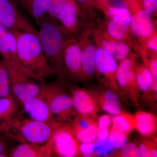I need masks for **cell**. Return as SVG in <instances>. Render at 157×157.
<instances>
[{
  "instance_id": "36",
  "label": "cell",
  "mask_w": 157,
  "mask_h": 157,
  "mask_svg": "<svg viewBox=\"0 0 157 157\" xmlns=\"http://www.w3.org/2000/svg\"><path fill=\"white\" fill-rule=\"evenodd\" d=\"M144 11L149 14L157 12V0H143Z\"/></svg>"
},
{
  "instance_id": "19",
  "label": "cell",
  "mask_w": 157,
  "mask_h": 157,
  "mask_svg": "<svg viewBox=\"0 0 157 157\" xmlns=\"http://www.w3.org/2000/svg\"><path fill=\"white\" fill-rule=\"evenodd\" d=\"M79 9L75 0H69L67 11L59 21L68 36L74 37L78 27Z\"/></svg>"
},
{
  "instance_id": "37",
  "label": "cell",
  "mask_w": 157,
  "mask_h": 157,
  "mask_svg": "<svg viewBox=\"0 0 157 157\" xmlns=\"http://www.w3.org/2000/svg\"><path fill=\"white\" fill-rule=\"evenodd\" d=\"M146 47L155 53L157 51V33H154L147 40Z\"/></svg>"
},
{
  "instance_id": "26",
  "label": "cell",
  "mask_w": 157,
  "mask_h": 157,
  "mask_svg": "<svg viewBox=\"0 0 157 157\" xmlns=\"http://www.w3.org/2000/svg\"><path fill=\"white\" fill-rule=\"evenodd\" d=\"M69 0H49L48 14L57 20L63 18L67 11Z\"/></svg>"
},
{
  "instance_id": "24",
  "label": "cell",
  "mask_w": 157,
  "mask_h": 157,
  "mask_svg": "<svg viewBox=\"0 0 157 157\" xmlns=\"http://www.w3.org/2000/svg\"><path fill=\"white\" fill-rule=\"evenodd\" d=\"M134 71L137 85L140 92L144 96L148 94L152 82V77L147 66L141 63H135Z\"/></svg>"
},
{
  "instance_id": "5",
  "label": "cell",
  "mask_w": 157,
  "mask_h": 157,
  "mask_svg": "<svg viewBox=\"0 0 157 157\" xmlns=\"http://www.w3.org/2000/svg\"><path fill=\"white\" fill-rule=\"evenodd\" d=\"M14 0H0V24L10 31H18L38 35V31L21 12Z\"/></svg>"
},
{
  "instance_id": "20",
  "label": "cell",
  "mask_w": 157,
  "mask_h": 157,
  "mask_svg": "<svg viewBox=\"0 0 157 157\" xmlns=\"http://www.w3.org/2000/svg\"><path fill=\"white\" fill-rule=\"evenodd\" d=\"M18 103L11 94L0 99V131L11 118L19 112Z\"/></svg>"
},
{
  "instance_id": "22",
  "label": "cell",
  "mask_w": 157,
  "mask_h": 157,
  "mask_svg": "<svg viewBox=\"0 0 157 157\" xmlns=\"http://www.w3.org/2000/svg\"><path fill=\"white\" fill-rule=\"evenodd\" d=\"M100 7L106 11L111 20L120 24L130 26L132 16L131 12L127 8H117L110 6L107 0H103Z\"/></svg>"
},
{
  "instance_id": "13",
  "label": "cell",
  "mask_w": 157,
  "mask_h": 157,
  "mask_svg": "<svg viewBox=\"0 0 157 157\" xmlns=\"http://www.w3.org/2000/svg\"><path fill=\"white\" fill-rule=\"evenodd\" d=\"M31 118L45 122H56L47 102L39 92L36 96L23 104Z\"/></svg>"
},
{
  "instance_id": "14",
  "label": "cell",
  "mask_w": 157,
  "mask_h": 157,
  "mask_svg": "<svg viewBox=\"0 0 157 157\" xmlns=\"http://www.w3.org/2000/svg\"><path fill=\"white\" fill-rule=\"evenodd\" d=\"M81 36L77 41L81 50L82 67L85 79L95 73L97 48L84 35Z\"/></svg>"
},
{
  "instance_id": "31",
  "label": "cell",
  "mask_w": 157,
  "mask_h": 157,
  "mask_svg": "<svg viewBox=\"0 0 157 157\" xmlns=\"http://www.w3.org/2000/svg\"><path fill=\"white\" fill-rule=\"evenodd\" d=\"M142 157H157L156 140L144 139L138 145Z\"/></svg>"
},
{
  "instance_id": "32",
  "label": "cell",
  "mask_w": 157,
  "mask_h": 157,
  "mask_svg": "<svg viewBox=\"0 0 157 157\" xmlns=\"http://www.w3.org/2000/svg\"><path fill=\"white\" fill-rule=\"evenodd\" d=\"M146 66L149 69L152 77V82L149 94H151V96H153L154 101L157 100V57L152 58L149 62L147 63Z\"/></svg>"
},
{
  "instance_id": "21",
  "label": "cell",
  "mask_w": 157,
  "mask_h": 157,
  "mask_svg": "<svg viewBox=\"0 0 157 157\" xmlns=\"http://www.w3.org/2000/svg\"><path fill=\"white\" fill-rule=\"evenodd\" d=\"M98 39L100 41L101 47L111 55L116 60L121 61L126 59L130 53L129 46L121 41L99 38Z\"/></svg>"
},
{
  "instance_id": "23",
  "label": "cell",
  "mask_w": 157,
  "mask_h": 157,
  "mask_svg": "<svg viewBox=\"0 0 157 157\" xmlns=\"http://www.w3.org/2000/svg\"><path fill=\"white\" fill-rule=\"evenodd\" d=\"M112 128L128 136L135 129V115L121 111L111 117Z\"/></svg>"
},
{
  "instance_id": "3",
  "label": "cell",
  "mask_w": 157,
  "mask_h": 157,
  "mask_svg": "<svg viewBox=\"0 0 157 157\" xmlns=\"http://www.w3.org/2000/svg\"><path fill=\"white\" fill-rule=\"evenodd\" d=\"M40 93L57 121L70 124L78 115L73 107L71 95L67 92L60 82L42 83Z\"/></svg>"
},
{
  "instance_id": "17",
  "label": "cell",
  "mask_w": 157,
  "mask_h": 157,
  "mask_svg": "<svg viewBox=\"0 0 157 157\" xmlns=\"http://www.w3.org/2000/svg\"><path fill=\"white\" fill-rule=\"evenodd\" d=\"M38 24L48 14L49 0H14Z\"/></svg>"
},
{
  "instance_id": "33",
  "label": "cell",
  "mask_w": 157,
  "mask_h": 157,
  "mask_svg": "<svg viewBox=\"0 0 157 157\" xmlns=\"http://www.w3.org/2000/svg\"><path fill=\"white\" fill-rule=\"evenodd\" d=\"M119 153L118 156L123 157H141L138 145L134 142H127Z\"/></svg>"
},
{
  "instance_id": "28",
  "label": "cell",
  "mask_w": 157,
  "mask_h": 157,
  "mask_svg": "<svg viewBox=\"0 0 157 157\" xmlns=\"http://www.w3.org/2000/svg\"><path fill=\"white\" fill-rule=\"evenodd\" d=\"M98 134L97 139L99 141L103 142L107 140L110 132V127L112 124V119L110 116L105 114L99 118L98 121Z\"/></svg>"
},
{
  "instance_id": "34",
  "label": "cell",
  "mask_w": 157,
  "mask_h": 157,
  "mask_svg": "<svg viewBox=\"0 0 157 157\" xmlns=\"http://www.w3.org/2000/svg\"><path fill=\"white\" fill-rule=\"evenodd\" d=\"M95 141L89 143H81L79 150L82 157H89L95 154Z\"/></svg>"
},
{
  "instance_id": "2",
  "label": "cell",
  "mask_w": 157,
  "mask_h": 157,
  "mask_svg": "<svg viewBox=\"0 0 157 157\" xmlns=\"http://www.w3.org/2000/svg\"><path fill=\"white\" fill-rule=\"evenodd\" d=\"M11 32L16 40L20 60L27 69L42 79L54 74L45 59L38 35L16 30Z\"/></svg>"
},
{
  "instance_id": "25",
  "label": "cell",
  "mask_w": 157,
  "mask_h": 157,
  "mask_svg": "<svg viewBox=\"0 0 157 157\" xmlns=\"http://www.w3.org/2000/svg\"><path fill=\"white\" fill-rule=\"evenodd\" d=\"M129 27L127 25L120 24L110 19L107 24V33L109 36L114 40L123 41L127 38Z\"/></svg>"
},
{
  "instance_id": "10",
  "label": "cell",
  "mask_w": 157,
  "mask_h": 157,
  "mask_svg": "<svg viewBox=\"0 0 157 157\" xmlns=\"http://www.w3.org/2000/svg\"><path fill=\"white\" fill-rule=\"evenodd\" d=\"M64 70L76 81H83L84 74L82 67L81 50L75 37L69 36L63 51Z\"/></svg>"
},
{
  "instance_id": "6",
  "label": "cell",
  "mask_w": 157,
  "mask_h": 157,
  "mask_svg": "<svg viewBox=\"0 0 157 157\" xmlns=\"http://www.w3.org/2000/svg\"><path fill=\"white\" fill-rule=\"evenodd\" d=\"M52 157H82L80 142L71 131L69 124L59 128L50 138Z\"/></svg>"
},
{
  "instance_id": "30",
  "label": "cell",
  "mask_w": 157,
  "mask_h": 157,
  "mask_svg": "<svg viewBox=\"0 0 157 157\" xmlns=\"http://www.w3.org/2000/svg\"><path fill=\"white\" fill-rule=\"evenodd\" d=\"M107 140L112 148L119 149L128 142V136L112 128Z\"/></svg>"
},
{
  "instance_id": "38",
  "label": "cell",
  "mask_w": 157,
  "mask_h": 157,
  "mask_svg": "<svg viewBox=\"0 0 157 157\" xmlns=\"http://www.w3.org/2000/svg\"><path fill=\"white\" fill-rule=\"evenodd\" d=\"M75 1H77L82 4H86L90 3V4L96 5L97 6V2H98V0H75Z\"/></svg>"
},
{
  "instance_id": "9",
  "label": "cell",
  "mask_w": 157,
  "mask_h": 157,
  "mask_svg": "<svg viewBox=\"0 0 157 157\" xmlns=\"http://www.w3.org/2000/svg\"><path fill=\"white\" fill-rule=\"evenodd\" d=\"M118 65L116 60L101 47L96 50V72L98 79L103 82L106 87L112 90L122 98L124 97L116 78Z\"/></svg>"
},
{
  "instance_id": "27",
  "label": "cell",
  "mask_w": 157,
  "mask_h": 157,
  "mask_svg": "<svg viewBox=\"0 0 157 157\" xmlns=\"http://www.w3.org/2000/svg\"><path fill=\"white\" fill-rule=\"evenodd\" d=\"M98 134V121H96L87 128L75 134V137L80 143L94 142Z\"/></svg>"
},
{
  "instance_id": "4",
  "label": "cell",
  "mask_w": 157,
  "mask_h": 157,
  "mask_svg": "<svg viewBox=\"0 0 157 157\" xmlns=\"http://www.w3.org/2000/svg\"><path fill=\"white\" fill-rule=\"evenodd\" d=\"M63 124L59 122H45L24 117L19 112L6 124L15 129L27 142L41 144L47 142L57 129Z\"/></svg>"
},
{
  "instance_id": "12",
  "label": "cell",
  "mask_w": 157,
  "mask_h": 157,
  "mask_svg": "<svg viewBox=\"0 0 157 157\" xmlns=\"http://www.w3.org/2000/svg\"><path fill=\"white\" fill-rule=\"evenodd\" d=\"M73 107L78 115L96 118L101 108L92 95L90 90L75 87L71 91Z\"/></svg>"
},
{
  "instance_id": "39",
  "label": "cell",
  "mask_w": 157,
  "mask_h": 157,
  "mask_svg": "<svg viewBox=\"0 0 157 157\" xmlns=\"http://www.w3.org/2000/svg\"><path fill=\"white\" fill-rule=\"evenodd\" d=\"M1 56V54H0V56Z\"/></svg>"
},
{
  "instance_id": "29",
  "label": "cell",
  "mask_w": 157,
  "mask_h": 157,
  "mask_svg": "<svg viewBox=\"0 0 157 157\" xmlns=\"http://www.w3.org/2000/svg\"><path fill=\"white\" fill-rule=\"evenodd\" d=\"M11 94L9 75L6 63L4 59L0 61V99Z\"/></svg>"
},
{
  "instance_id": "7",
  "label": "cell",
  "mask_w": 157,
  "mask_h": 157,
  "mask_svg": "<svg viewBox=\"0 0 157 157\" xmlns=\"http://www.w3.org/2000/svg\"><path fill=\"white\" fill-rule=\"evenodd\" d=\"M6 65L11 94L19 103L23 105L39 94L41 86L36 83V81Z\"/></svg>"
},
{
  "instance_id": "18",
  "label": "cell",
  "mask_w": 157,
  "mask_h": 157,
  "mask_svg": "<svg viewBox=\"0 0 157 157\" xmlns=\"http://www.w3.org/2000/svg\"><path fill=\"white\" fill-rule=\"evenodd\" d=\"M135 129L144 137H151L156 133L157 117L152 113L138 111L135 114Z\"/></svg>"
},
{
  "instance_id": "11",
  "label": "cell",
  "mask_w": 157,
  "mask_h": 157,
  "mask_svg": "<svg viewBox=\"0 0 157 157\" xmlns=\"http://www.w3.org/2000/svg\"><path fill=\"white\" fill-rule=\"evenodd\" d=\"M126 2L130 7H133L137 10L132 16L130 26L135 36L141 41L145 42L146 47L147 40L154 33L150 16L144 10L140 9L138 0H126Z\"/></svg>"
},
{
  "instance_id": "35",
  "label": "cell",
  "mask_w": 157,
  "mask_h": 157,
  "mask_svg": "<svg viewBox=\"0 0 157 157\" xmlns=\"http://www.w3.org/2000/svg\"><path fill=\"white\" fill-rule=\"evenodd\" d=\"M6 135L0 132V157L9 156V149Z\"/></svg>"
},
{
  "instance_id": "16",
  "label": "cell",
  "mask_w": 157,
  "mask_h": 157,
  "mask_svg": "<svg viewBox=\"0 0 157 157\" xmlns=\"http://www.w3.org/2000/svg\"><path fill=\"white\" fill-rule=\"evenodd\" d=\"M91 92L101 109L113 116L121 112L119 97L112 90H90Z\"/></svg>"
},
{
  "instance_id": "15",
  "label": "cell",
  "mask_w": 157,
  "mask_h": 157,
  "mask_svg": "<svg viewBox=\"0 0 157 157\" xmlns=\"http://www.w3.org/2000/svg\"><path fill=\"white\" fill-rule=\"evenodd\" d=\"M11 157H52L50 139L43 145L22 142L9 152Z\"/></svg>"
},
{
  "instance_id": "8",
  "label": "cell",
  "mask_w": 157,
  "mask_h": 157,
  "mask_svg": "<svg viewBox=\"0 0 157 157\" xmlns=\"http://www.w3.org/2000/svg\"><path fill=\"white\" fill-rule=\"evenodd\" d=\"M135 62L126 58L118 65L116 78L117 83L124 96L127 97L136 107H139L140 92L134 71Z\"/></svg>"
},
{
  "instance_id": "1",
  "label": "cell",
  "mask_w": 157,
  "mask_h": 157,
  "mask_svg": "<svg viewBox=\"0 0 157 157\" xmlns=\"http://www.w3.org/2000/svg\"><path fill=\"white\" fill-rule=\"evenodd\" d=\"M57 21L47 14L37 25L38 36L48 65L61 79L64 73L63 51L69 36Z\"/></svg>"
}]
</instances>
